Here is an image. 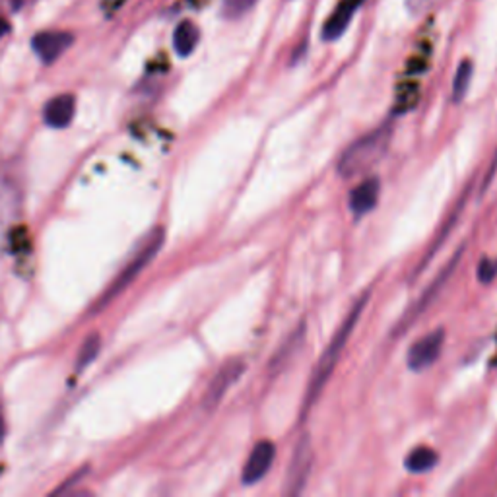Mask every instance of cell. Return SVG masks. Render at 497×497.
Returning <instances> with one entry per match:
<instances>
[{"instance_id":"16","label":"cell","mask_w":497,"mask_h":497,"mask_svg":"<svg viewBox=\"0 0 497 497\" xmlns=\"http://www.w3.org/2000/svg\"><path fill=\"white\" fill-rule=\"evenodd\" d=\"M101 350V338H99V334H90V337L86 338V342L82 344V348H80L78 352V360H76V372H82V369H86L91 362L96 360L98 354Z\"/></svg>"},{"instance_id":"2","label":"cell","mask_w":497,"mask_h":497,"mask_svg":"<svg viewBox=\"0 0 497 497\" xmlns=\"http://www.w3.org/2000/svg\"><path fill=\"white\" fill-rule=\"evenodd\" d=\"M392 141V124H383L379 129L367 133L365 136L344 150L342 158L338 159V173L342 177L350 179L360 176V173L372 169L377 161L385 156L389 144Z\"/></svg>"},{"instance_id":"4","label":"cell","mask_w":497,"mask_h":497,"mask_svg":"<svg viewBox=\"0 0 497 497\" xmlns=\"http://www.w3.org/2000/svg\"><path fill=\"white\" fill-rule=\"evenodd\" d=\"M21 212V184L14 173L0 171V257L13 239Z\"/></svg>"},{"instance_id":"9","label":"cell","mask_w":497,"mask_h":497,"mask_svg":"<svg viewBox=\"0 0 497 497\" xmlns=\"http://www.w3.org/2000/svg\"><path fill=\"white\" fill-rule=\"evenodd\" d=\"M74 43V36L68 31H41L31 41L33 51L38 53L43 63H55L63 53L71 49Z\"/></svg>"},{"instance_id":"5","label":"cell","mask_w":497,"mask_h":497,"mask_svg":"<svg viewBox=\"0 0 497 497\" xmlns=\"http://www.w3.org/2000/svg\"><path fill=\"white\" fill-rule=\"evenodd\" d=\"M243 373H245V362L239 360V357H234V360L226 362L210 381V385H208L202 398V407L206 410H214L227 395V390L241 379Z\"/></svg>"},{"instance_id":"20","label":"cell","mask_w":497,"mask_h":497,"mask_svg":"<svg viewBox=\"0 0 497 497\" xmlns=\"http://www.w3.org/2000/svg\"><path fill=\"white\" fill-rule=\"evenodd\" d=\"M497 276V261L484 259L478 267V278L482 284H490Z\"/></svg>"},{"instance_id":"22","label":"cell","mask_w":497,"mask_h":497,"mask_svg":"<svg viewBox=\"0 0 497 497\" xmlns=\"http://www.w3.org/2000/svg\"><path fill=\"white\" fill-rule=\"evenodd\" d=\"M8 31H10L8 21H6V20H3V18H0V39H3V38L6 36V33H8Z\"/></svg>"},{"instance_id":"11","label":"cell","mask_w":497,"mask_h":497,"mask_svg":"<svg viewBox=\"0 0 497 497\" xmlns=\"http://www.w3.org/2000/svg\"><path fill=\"white\" fill-rule=\"evenodd\" d=\"M364 0H340L337 10L329 16V20L322 26V39L325 41H337L342 33L348 30L354 14L357 8L362 6Z\"/></svg>"},{"instance_id":"7","label":"cell","mask_w":497,"mask_h":497,"mask_svg":"<svg viewBox=\"0 0 497 497\" xmlns=\"http://www.w3.org/2000/svg\"><path fill=\"white\" fill-rule=\"evenodd\" d=\"M443 340H445V332L441 329H437L416 342L408 350V357H407L408 367L412 372H424V369L432 367L439 360V354L443 350Z\"/></svg>"},{"instance_id":"12","label":"cell","mask_w":497,"mask_h":497,"mask_svg":"<svg viewBox=\"0 0 497 497\" xmlns=\"http://www.w3.org/2000/svg\"><path fill=\"white\" fill-rule=\"evenodd\" d=\"M74 111H76L74 96L71 94L56 96L51 101H47V106L43 109L45 124L51 126V129H66V126L74 119Z\"/></svg>"},{"instance_id":"19","label":"cell","mask_w":497,"mask_h":497,"mask_svg":"<svg viewBox=\"0 0 497 497\" xmlns=\"http://www.w3.org/2000/svg\"><path fill=\"white\" fill-rule=\"evenodd\" d=\"M257 0H224V13L227 18H239L255 6Z\"/></svg>"},{"instance_id":"8","label":"cell","mask_w":497,"mask_h":497,"mask_svg":"<svg viewBox=\"0 0 497 497\" xmlns=\"http://www.w3.org/2000/svg\"><path fill=\"white\" fill-rule=\"evenodd\" d=\"M460 257H462V249H460L458 253H455L453 259H450V261L445 264V269L435 276V280H433V282L430 284V287H427V290L422 294V297L418 299V304H416V305L408 311L407 315H404V319H402V322H400V330L407 329V325H410L412 321L418 319V317L424 313V311L432 305V302L437 297V294L441 292V287L449 282L450 276H453V272H455V269H457V264H458Z\"/></svg>"},{"instance_id":"17","label":"cell","mask_w":497,"mask_h":497,"mask_svg":"<svg viewBox=\"0 0 497 497\" xmlns=\"http://www.w3.org/2000/svg\"><path fill=\"white\" fill-rule=\"evenodd\" d=\"M467 194H468V191H465V194H462V199L458 201V204H457V208H455V212L450 214V218H449V222H447V226H445V229H441L439 231V237L435 239V243L432 245V251L427 253L425 255V259L422 261V264H420V270L425 267V262L427 261H432V257L435 255V253L439 251V247H441V243L449 237V234H450V229H453V226L457 224V218L460 216V212H462V208H465V201H467Z\"/></svg>"},{"instance_id":"1","label":"cell","mask_w":497,"mask_h":497,"mask_svg":"<svg viewBox=\"0 0 497 497\" xmlns=\"http://www.w3.org/2000/svg\"><path fill=\"white\" fill-rule=\"evenodd\" d=\"M367 302H369V294H364L360 299H357L354 307L350 309L348 317L342 321V325L338 327L337 334H334L330 344L327 346V350L322 352V356L319 357V362L313 369V375H311V379H309V387H307V395H305V408L313 407V402L317 400L322 389H325L327 381L330 379L334 367H337V364L340 360V354L346 348V342L350 340L352 332L357 325V321H360Z\"/></svg>"},{"instance_id":"14","label":"cell","mask_w":497,"mask_h":497,"mask_svg":"<svg viewBox=\"0 0 497 497\" xmlns=\"http://www.w3.org/2000/svg\"><path fill=\"white\" fill-rule=\"evenodd\" d=\"M199 28H196L193 21L184 20L176 28V33H173V47H176V53L179 56H189L196 49V45H199Z\"/></svg>"},{"instance_id":"6","label":"cell","mask_w":497,"mask_h":497,"mask_svg":"<svg viewBox=\"0 0 497 497\" xmlns=\"http://www.w3.org/2000/svg\"><path fill=\"white\" fill-rule=\"evenodd\" d=\"M311 465H313V449H311L309 437L304 435V437H299V441L294 450V457H292V465H290V468H287V474H286V492L287 493L297 495L304 492L307 478H309V472H311Z\"/></svg>"},{"instance_id":"13","label":"cell","mask_w":497,"mask_h":497,"mask_svg":"<svg viewBox=\"0 0 497 497\" xmlns=\"http://www.w3.org/2000/svg\"><path fill=\"white\" fill-rule=\"evenodd\" d=\"M381 193V183L377 177H369L362 181L350 194V208L356 216L369 214L377 206Z\"/></svg>"},{"instance_id":"10","label":"cell","mask_w":497,"mask_h":497,"mask_svg":"<svg viewBox=\"0 0 497 497\" xmlns=\"http://www.w3.org/2000/svg\"><path fill=\"white\" fill-rule=\"evenodd\" d=\"M274 458H276V445L272 441H259L255 447H253L251 455L247 458V465L243 468V474H241L243 484L251 485L262 480L269 474Z\"/></svg>"},{"instance_id":"15","label":"cell","mask_w":497,"mask_h":497,"mask_svg":"<svg viewBox=\"0 0 497 497\" xmlns=\"http://www.w3.org/2000/svg\"><path fill=\"white\" fill-rule=\"evenodd\" d=\"M437 462H439V455L433 449L418 447L412 450V453L407 457V460H404V467H407V470L412 474H425L433 470Z\"/></svg>"},{"instance_id":"18","label":"cell","mask_w":497,"mask_h":497,"mask_svg":"<svg viewBox=\"0 0 497 497\" xmlns=\"http://www.w3.org/2000/svg\"><path fill=\"white\" fill-rule=\"evenodd\" d=\"M470 80H472V63L462 61L457 74H455V82H453V101L455 103L465 99L467 91L470 88Z\"/></svg>"},{"instance_id":"3","label":"cell","mask_w":497,"mask_h":497,"mask_svg":"<svg viewBox=\"0 0 497 497\" xmlns=\"http://www.w3.org/2000/svg\"><path fill=\"white\" fill-rule=\"evenodd\" d=\"M166 241V231L161 227H156L150 231V234L138 243V247L134 249L133 255L126 261V264L123 267V270L117 274V278L113 280V284L107 287L106 294L99 297V302L96 304V307L91 309V313H99L103 307H107L115 297L121 296L126 287H129L138 274H141L152 259L158 255L161 245Z\"/></svg>"},{"instance_id":"21","label":"cell","mask_w":497,"mask_h":497,"mask_svg":"<svg viewBox=\"0 0 497 497\" xmlns=\"http://www.w3.org/2000/svg\"><path fill=\"white\" fill-rule=\"evenodd\" d=\"M4 435H6V422L3 416V408H0V445H3V441H4Z\"/></svg>"}]
</instances>
